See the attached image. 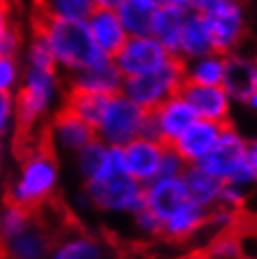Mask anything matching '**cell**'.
Returning a JSON list of instances; mask_svg holds the SVG:
<instances>
[{"instance_id": "obj_8", "label": "cell", "mask_w": 257, "mask_h": 259, "mask_svg": "<svg viewBox=\"0 0 257 259\" xmlns=\"http://www.w3.org/2000/svg\"><path fill=\"white\" fill-rule=\"evenodd\" d=\"M203 15H205L214 53L227 57L242 49L250 30L244 0H227L224 4L205 12Z\"/></svg>"}, {"instance_id": "obj_4", "label": "cell", "mask_w": 257, "mask_h": 259, "mask_svg": "<svg viewBox=\"0 0 257 259\" xmlns=\"http://www.w3.org/2000/svg\"><path fill=\"white\" fill-rule=\"evenodd\" d=\"M32 28L41 34L49 46L53 60L64 77L111 60L92 41L84 21H60L32 15Z\"/></svg>"}, {"instance_id": "obj_32", "label": "cell", "mask_w": 257, "mask_h": 259, "mask_svg": "<svg viewBox=\"0 0 257 259\" xmlns=\"http://www.w3.org/2000/svg\"><path fill=\"white\" fill-rule=\"evenodd\" d=\"M240 218H242V212L216 205L208 210L205 231L210 237L218 233H227V231H237V227L240 226Z\"/></svg>"}, {"instance_id": "obj_41", "label": "cell", "mask_w": 257, "mask_h": 259, "mask_svg": "<svg viewBox=\"0 0 257 259\" xmlns=\"http://www.w3.org/2000/svg\"><path fill=\"white\" fill-rule=\"evenodd\" d=\"M224 2H227V0H190V10L205 13L212 8L220 6V4H224Z\"/></svg>"}, {"instance_id": "obj_36", "label": "cell", "mask_w": 257, "mask_h": 259, "mask_svg": "<svg viewBox=\"0 0 257 259\" xmlns=\"http://www.w3.org/2000/svg\"><path fill=\"white\" fill-rule=\"evenodd\" d=\"M132 224L137 233L145 239H160L161 237V220L152 214L148 208H141L132 216Z\"/></svg>"}, {"instance_id": "obj_5", "label": "cell", "mask_w": 257, "mask_h": 259, "mask_svg": "<svg viewBox=\"0 0 257 259\" xmlns=\"http://www.w3.org/2000/svg\"><path fill=\"white\" fill-rule=\"evenodd\" d=\"M195 165L222 184H235L244 190L255 188L253 171L248 163V139L233 122L225 124L214 149Z\"/></svg>"}, {"instance_id": "obj_28", "label": "cell", "mask_w": 257, "mask_h": 259, "mask_svg": "<svg viewBox=\"0 0 257 259\" xmlns=\"http://www.w3.org/2000/svg\"><path fill=\"white\" fill-rule=\"evenodd\" d=\"M105 102H107L105 96H94V94L66 91L62 107L68 109L70 113H73L77 118H81L83 122H87L89 126L94 128L98 124V120H100V117H102Z\"/></svg>"}, {"instance_id": "obj_11", "label": "cell", "mask_w": 257, "mask_h": 259, "mask_svg": "<svg viewBox=\"0 0 257 259\" xmlns=\"http://www.w3.org/2000/svg\"><path fill=\"white\" fill-rule=\"evenodd\" d=\"M41 136L45 143L55 150V154H64L70 158L83 149L84 145H89L92 139H96L94 128L64 107H60L49 118V122L41 130Z\"/></svg>"}, {"instance_id": "obj_44", "label": "cell", "mask_w": 257, "mask_h": 259, "mask_svg": "<svg viewBox=\"0 0 257 259\" xmlns=\"http://www.w3.org/2000/svg\"><path fill=\"white\" fill-rule=\"evenodd\" d=\"M120 0H94V6L96 8H109V10H115L118 6Z\"/></svg>"}, {"instance_id": "obj_29", "label": "cell", "mask_w": 257, "mask_h": 259, "mask_svg": "<svg viewBox=\"0 0 257 259\" xmlns=\"http://www.w3.org/2000/svg\"><path fill=\"white\" fill-rule=\"evenodd\" d=\"M105 152H107V145L102 143L100 139H92L89 145H84L79 152L71 156L75 171H77V177L81 179V184L92 181L96 177V173L102 167Z\"/></svg>"}, {"instance_id": "obj_16", "label": "cell", "mask_w": 257, "mask_h": 259, "mask_svg": "<svg viewBox=\"0 0 257 259\" xmlns=\"http://www.w3.org/2000/svg\"><path fill=\"white\" fill-rule=\"evenodd\" d=\"M225 124L210 122L205 118H195L190 126H188L177 141L171 145L177 152H179L186 163H199L206 158V154L214 149V145L218 143L222 132H224Z\"/></svg>"}, {"instance_id": "obj_46", "label": "cell", "mask_w": 257, "mask_h": 259, "mask_svg": "<svg viewBox=\"0 0 257 259\" xmlns=\"http://www.w3.org/2000/svg\"><path fill=\"white\" fill-rule=\"evenodd\" d=\"M197 259H203V257H197Z\"/></svg>"}, {"instance_id": "obj_40", "label": "cell", "mask_w": 257, "mask_h": 259, "mask_svg": "<svg viewBox=\"0 0 257 259\" xmlns=\"http://www.w3.org/2000/svg\"><path fill=\"white\" fill-rule=\"evenodd\" d=\"M253 60V77H251V87H250V94L246 98L244 107H248L250 111L257 113V53L251 57Z\"/></svg>"}, {"instance_id": "obj_21", "label": "cell", "mask_w": 257, "mask_h": 259, "mask_svg": "<svg viewBox=\"0 0 257 259\" xmlns=\"http://www.w3.org/2000/svg\"><path fill=\"white\" fill-rule=\"evenodd\" d=\"M208 53L214 51L212 41H210V34H208V28H206L205 23V15L190 10L186 13V17H184V23H182L177 59L186 62V60L205 57Z\"/></svg>"}, {"instance_id": "obj_13", "label": "cell", "mask_w": 257, "mask_h": 259, "mask_svg": "<svg viewBox=\"0 0 257 259\" xmlns=\"http://www.w3.org/2000/svg\"><path fill=\"white\" fill-rule=\"evenodd\" d=\"M163 149H165L163 143L147 136H141L134 141H130L126 147H122L126 173L139 184L147 186L148 182H152L160 175Z\"/></svg>"}, {"instance_id": "obj_39", "label": "cell", "mask_w": 257, "mask_h": 259, "mask_svg": "<svg viewBox=\"0 0 257 259\" xmlns=\"http://www.w3.org/2000/svg\"><path fill=\"white\" fill-rule=\"evenodd\" d=\"M13 25H15V4H13V0H0V38Z\"/></svg>"}, {"instance_id": "obj_38", "label": "cell", "mask_w": 257, "mask_h": 259, "mask_svg": "<svg viewBox=\"0 0 257 259\" xmlns=\"http://www.w3.org/2000/svg\"><path fill=\"white\" fill-rule=\"evenodd\" d=\"M25 36L17 25L8 28L6 34L0 38V55L2 57H21V53L25 49Z\"/></svg>"}, {"instance_id": "obj_9", "label": "cell", "mask_w": 257, "mask_h": 259, "mask_svg": "<svg viewBox=\"0 0 257 259\" xmlns=\"http://www.w3.org/2000/svg\"><path fill=\"white\" fill-rule=\"evenodd\" d=\"M169 59L171 55L152 36H128L111 60L118 73L128 79L158 70Z\"/></svg>"}, {"instance_id": "obj_47", "label": "cell", "mask_w": 257, "mask_h": 259, "mask_svg": "<svg viewBox=\"0 0 257 259\" xmlns=\"http://www.w3.org/2000/svg\"><path fill=\"white\" fill-rule=\"evenodd\" d=\"M195 259H197V257H195Z\"/></svg>"}, {"instance_id": "obj_3", "label": "cell", "mask_w": 257, "mask_h": 259, "mask_svg": "<svg viewBox=\"0 0 257 259\" xmlns=\"http://www.w3.org/2000/svg\"><path fill=\"white\" fill-rule=\"evenodd\" d=\"M89 208L107 216H134L145 208V186L126 173L122 149L107 147L100 171L81 184Z\"/></svg>"}, {"instance_id": "obj_30", "label": "cell", "mask_w": 257, "mask_h": 259, "mask_svg": "<svg viewBox=\"0 0 257 259\" xmlns=\"http://www.w3.org/2000/svg\"><path fill=\"white\" fill-rule=\"evenodd\" d=\"M36 216H38V212H32L21 205H15V203L4 199V203L0 205V242L21 233L25 227L32 224Z\"/></svg>"}, {"instance_id": "obj_33", "label": "cell", "mask_w": 257, "mask_h": 259, "mask_svg": "<svg viewBox=\"0 0 257 259\" xmlns=\"http://www.w3.org/2000/svg\"><path fill=\"white\" fill-rule=\"evenodd\" d=\"M23 75V60L21 57H2L0 55V92L15 94L19 89Z\"/></svg>"}, {"instance_id": "obj_15", "label": "cell", "mask_w": 257, "mask_h": 259, "mask_svg": "<svg viewBox=\"0 0 257 259\" xmlns=\"http://www.w3.org/2000/svg\"><path fill=\"white\" fill-rule=\"evenodd\" d=\"M208 210L193 203V201H184L182 205L173 208L171 212L161 220V237L160 239L169 240V242H188L205 233L206 218H208Z\"/></svg>"}, {"instance_id": "obj_25", "label": "cell", "mask_w": 257, "mask_h": 259, "mask_svg": "<svg viewBox=\"0 0 257 259\" xmlns=\"http://www.w3.org/2000/svg\"><path fill=\"white\" fill-rule=\"evenodd\" d=\"M184 83L201 84V87H216L222 84L225 71V57L220 53H208L199 59L182 62Z\"/></svg>"}, {"instance_id": "obj_35", "label": "cell", "mask_w": 257, "mask_h": 259, "mask_svg": "<svg viewBox=\"0 0 257 259\" xmlns=\"http://www.w3.org/2000/svg\"><path fill=\"white\" fill-rule=\"evenodd\" d=\"M248 197H250V190H244L240 186H235V184H222L216 205L237 210V212H244L246 205H248Z\"/></svg>"}, {"instance_id": "obj_31", "label": "cell", "mask_w": 257, "mask_h": 259, "mask_svg": "<svg viewBox=\"0 0 257 259\" xmlns=\"http://www.w3.org/2000/svg\"><path fill=\"white\" fill-rule=\"evenodd\" d=\"M244 253V242L238 231L212 235L199 257L203 259H238Z\"/></svg>"}, {"instance_id": "obj_19", "label": "cell", "mask_w": 257, "mask_h": 259, "mask_svg": "<svg viewBox=\"0 0 257 259\" xmlns=\"http://www.w3.org/2000/svg\"><path fill=\"white\" fill-rule=\"evenodd\" d=\"M84 25L98 49L111 59L128 39V34L124 30L116 12L109 8H94V12L84 21Z\"/></svg>"}, {"instance_id": "obj_26", "label": "cell", "mask_w": 257, "mask_h": 259, "mask_svg": "<svg viewBox=\"0 0 257 259\" xmlns=\"http://www.w3.org/2000/svg\"><path fill=\"white\" fill-rule=\"evenodd\" d=\"M182 181L186 184L188 199L205 208L216 207L220 190H222V182L216 181L214 177H210L195 163L188 165L186 171L182 173Z\"/></svg>"}, {"instance_id": "obj_27", "label": "cell", "mask_w": 257, "mask_h": 259, "mask_svg": "<svg viewBox=\"0 0 257 259\" xmlns=\"http://www.w3.org/2000/svg\"><path fill=\"white\" fill-rule=\"evenodd\" d=\"M94 8V0H36L34 15L60 21H87Z\"/></svg>"}, {"instance_id": "obj_12", "label": "cell", "mask_w": 257, "mask_h": 259, "mask_svg": "<svg viewBox=\"0 0 257 259\" xmlns=\"http://www.w3.org/2000/svg\"><path fill=\"white\" fill-rule=\"evenodd\" d=\"M49 226L39 220V212L28 227L12 239L0 242V259H49L55 244Z\"/></svg>"}, {"instance_id": "obj_14", "label": "cell", "mask_w": 257, "mask_h": 259, "mask_svg": "<svg viewBox=\"0 0 257 259\" xmlns=\"http://www.w3.org/2000/svg\"><path fill=\"white\" fill-rule=\"evenodd\" d=\"M182 96L192 105L197 118H205L210 122L229 124L233 122V100L225 92L222 84L216 87H201V84H186L182 87Z\"/></svg>"}, {"instance_id": "obj_18", "label": "cell", "mask_w": 257, "mask_h": 259, "mask_svg": "<svg viewBox=\"0 0 257 259\" xmlns=\"http://www.w3.org/2000/svg\"><path fill=\"white\" fill-rule=\"evenodd\" d=\"M49 259H113V248L98 235L71 231L55 239Z\"/></svg>"}, {"instance_id": "obj_17", "label": "cell", "mask_w": 257, "mask_h": 259, "mask_svg": "<svg viewBox=\"0 0 257 259\" xmlns=\"http://www.w3.org/2000/svg\"><path fill=\"white\" fill-rule=\"evenodd\" d=\"M66 79V91L94 94V96H115L120 92L124 77L118 73L113 60H107L100 66L87 68L77 73H71Z\"/></svg>"}, {"instance_id": "obj_22", "label": "cell", "mask_w": 257, "mask_h": 259, "mask_svg": "<svg viewBox=\"0 0 257 259\" xmlns=\"http://www.w3.org/2000/svg\"><path fill=\"white\" fill-rule=\"evenodd\" d=\"M251 77H253V60L248 53L235 51L225 57V71L222 87L229 94L233 104L244 105L246 98L250 94Z\"/></svg>"}, {"instance_id": "obj_23", "label": "cell", "mask_w": 257, "mask_h": 259, "mask_svg": "<svg viewBox=\"0 0 257 259\" xmlns=\"http://www.w3.org/2000/svg\"><path fill=\"white\" fill-rule=\"evenodd\" d=\"M160 8V0H120L115 12L128 36H150V26Z\"/></svg>"}, {"instance_id": "obj_42", "label": "cell", "mask_w": 257, "mask_h": 259, "mask_svg": "<svg viewBox=\"0 0 257 259\" xmlns=\"http://www.w3.org/2000/svg\"><path fill=\"white\" fill-rule=\"evenodd\" d=\"M248 163L253 171V179H255L257 186V136L248 139Z\"/></svg>"}, {"instance_id": "obj_6", "label": "cell", "mask_w": 257, "mask_h": 259, "mask_svg": "<svg viewBox=\"0 0 257 259\" xmlns=\"http://www.w3.org/2000/svg\"><path fill=\"white\" fill-rule=\"evenodd\" d=\"M184 87V71H182V60L177 57L160 66L158 70L137 75V77L124 79L120 94L134 102L143 111H152L171 96L179 94Z\"/></svg>"}, {"instance_id": "obj_43", "label": "cell", "mask_w": 257, "mask_h": 259, "mask_svg": "<svg viewBox=\"0 0 257 259\" xmlns=\"http://www.w3.org/2000/svg\"><path fill=\"white\" fill-rule=\"evenodd\" d=\"M161 6L179 8V10H190V0H160Z\"/></svg>"}, {"instance_id": "obj_24", "label": "cell", "mask_w": 257, "mask_h": 259, "mask_svg": "<svg viewBox=\"0 0 257 259\" xmlns=\"http://www.w3.org/2000/svg\"><path fill=\"white\" fill-rule=\"evenodd\" d=\"M188 12L186 10H179V8L161 6L154 15V21L150 26V36L171 57H177V53H179L180 30H182V23H184V17H186Z\"/></svg>"}, {"instance_id": "obj_7", "label": "cell", "mask_w": 257, "mask_h": 259, "mask_svg": "<svg viewBox=\"0 0 257 259\" xmlns=\"http://www.w3.org/2000/svg\"><path fill=\"white\" fill-rule=\"evenodd\" d=\"M148 113L130 102L124 94L109 96L102 111V117L94 126L96 139L107 147L122 149L130 141L145 136Z\"/></svg>"}, {"instance_id": "obj_20", "label": "cell", "mask_w": 257, "mask_h": 259, "mask_svg": "<svg viewBox=\"0 0 257 259\" xmlns=\"http://www.w3.org/2000/svg\"><path fill=\"white\" fill-rule=\"evenodd\" d=\"M184 201H188V192L182 177H158L145 186V208L160 220Z\"/></svg>"}, {"instance_id": "obj_37", "label": "cell", "mask_w": 257, "mask_h": 259, "mask_svg": "<svg viewBox=\"0 0 257 259\" xmlns=\"http://www.w3.org/2000/svg\"><path fill=\"white\" fill-rule=\"evenodd\" d=\"M186 167H188L186 160L173 147L165 145L163 156H161V163H160V175L158 177H182Z\"/></svg>"}, {"instance_id": "obj_34", "label": "cell", "mask_w": 257, "mask_h": 259, "mask_svg": "<svg viewBox=\"0 0 257 259\" xmlns=\"http://www.w3.org/2000/svg\"><path fill=\"white\" fill-rule=\"evenodd\" d=\"M17 134V111L15 96L0 92V145Z\"/></svg>"}, {"instance_id": "obj_2", "label": "cell", "mask_w": 257, "mask_h": 259, "mask_svg": "<svg viewBox=\"0 0 257 259\" xmlns=\"http://www.w3.org/2000/svg\"><path fill=\"white\" fill-rule=\"evenodd\" d=\"M60 186L58 154L45 143L44 136L30 143L19 160V167L8 182L4 199L39 212L53 201Z\"/></svg>"}, {"instance_id": "obj_45", "label": "cell", "mask_w": 257, "mask_h": 259, "mask_svg": "<svg viewBox=\"0 0 257 259\" xmlns=\"http://www.w3.org/2000/svg\"><path fill=\"white\" fill-rule=\"evenodd\" d=\"M238 259H257V257H253V255H248V253H242Z\"/></svg>"}, {"instance_id": "obj_1", "label": "cell", "mask_w": 257, "mask_h": 259, "mask_svg": "<svg viewBox=\"0 0 257 259\" xmlns=\"http://www.w3.org/2000/svg\"><path fill=\"white\" fill-rule=\"evenodd\" d=\"M66 79L55 64H23L19 89L15 91L17 134L32 136L45 128L64 104Z\"/></svg>"}, {"instance_id": "obj_10", "label": "cell", "mask_w": 257, "mask_h": 259, "mask_svg": "<svg viewBox=\"0 0 257 259\" xmlns=\"http://www.w3.org/2000/svg\"><path fill=\"white\" fill-rule=\"evenodd\" d=\"M195 118L197 117L193 113L192 105L188 104V100L182 96V92H179V94H175L169 100H165L163 104L158 105L156 109L148 111L145 136L171 147L177 141V137Z\"/></svg>"}]
</instances>
